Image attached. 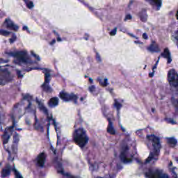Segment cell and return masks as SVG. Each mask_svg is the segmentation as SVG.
Returning <instances> with one entry per match:
<instances>
[{"mask_svg": "<svg viewBox=\"0 0 178 178\" xmlns=\"http://www.w3.org/2000/svg\"><path fill=\"white\" fill-rule=\"evenodd\" d=\"M73 139L75 143L81 147H84L88 142L87 135L86 134L85 131L81 128L75 130L73 136Z\"/></svg>", "mask_w": 178, "mask_h": 178, "instance_id": "1", "label": "cell"}, {"mask_svg": "<svg viewBox=\"0 0 178 178\" xmlns=\"http://www.w3.org/2000/svg\"><path fill=\"white\" fill-rule=\"evenodd\" d=\"M13 56H15L20 62L29 63L31 61V58H29V55L25 51H20V52H15V53H13Z\"/></svg>", "mask_w": 178, "mask_h": 178, "instance_id": "2", "label": "cell"}, {"mask_svg": "<svg viewBox=\"0 0 178 178\" xmlns=\"http://www.w3.org/2000/svg\"><path fill=\"white\" fill-rule=\"evenodd\" d=\"M168 81L173 86H178V75L175 70H170L168 75Z\"/></svg>", "mask_w": 178, "mask_h": 178, "instance_id": "3", "label": "cell"}, {"mask_svg": "<svg viewBox=\"0 0 178 178\" xmlns=\"http://www.w3.org/2000/svg\"><path fill=\"white\" fill-rule=\"evenodd\" d=\"M11 80L10 73L6 70L0 71V83H5Z\"/></svg>", "mask_w": 178, "mask_h": 178, "instance_id": "4", "label": "cell"}, {"mask_svg": "<svg viewBox=\"0 0 178 178\" xmlns=\"http://www.w3.org/2000/svg\"><path fill=\"white\" fill-rule=\"evenodd\" d=\"M59 96L62 99H63L64 101H70V100H73V101L76 102L77 99V96L75 95H69L68 93H65V92H61L59 94Z\"/></svg>", "mask_w": 178, "mask_h": 178, "instance_id": "5", "label": "cell"}, {"mask_svg": "<svg viewBox=\"0 0 178 178\" xmlns=\"http://www.w3.org/2000/svg\"><path fill=\"white\" fill-rule=\"evenodd\" d=\"M46 159V155L45 153L44 152H42L38 156L37 158V163L38 165L40 167L44 166V164H45V162Z\"/></svg>", "mask_w": 178, "mask_h": 178, "instance_id": "6", "label": "cell"}, {"mask_svg": "<svg viewBox=\"0 0 178 178\" xmlns=\"http://www.w3.org/2000/svg\"><path fill=\"white\" fill-rule=\"evenodd\" d=\"M148 139H150V140L153 143V145L155 147V149L159 151V150L160 148V143H159V141L158 138H157L155 136H150V137H148Z\"/></svg>", "mask_w": 178, "mask_h": 178, "instance_id": "7", "label": "cell"}, {"mask_svg": "<svg viewBox=\"0 0 178 178\" xmlns=\"http://www.w3.org/2000/svg\"><path fill=\"white\" fill-rule=\"evenodd\" d=\"M6 27H8V29H12V30H14V31H17V30L18 29L17 26H16V25H15L14 23L13 22H11L9 19H7L6 20Z\"/></svg>", "mask_w": 178, "mask_h": 178, "instance_id": "8", "label": "cell"}, {"mask_svg": "<svg viewBox=\"0 0 178 178\" xmlns=\"http://www.w3.org/2000/svg\"><path fill=\"white\" fill-rule=\"evenodd\" d=\"M58 99L57 97H52L49 100L48 102V104L50 107H54L58 105Z\"/></svg>", "mask_w": 178, "mask_h": 178, "instance_id": "9", "label": "cell"}, {"mask_svg": "<svg viewBox=\"0 0 178 178\" xmlns=\"http://www.w3.org/2000/svg\"><path fill=\"white\" fill-rule=\"evenodd\" d=\"M10 169L9 168V166H6V168H4L2 171V176L3 177H6L10 175Z\"/></svg>", "mask_w": 178, "mask_h": 178, "instance_id": "10", "label": "cell"}, {"mask_svg": "<svg viewBox=\"0 0 178 178\" xmlns=\"http://www.w3.org/2000/svg\"><path fill=\"white\" fill-rule=\"evenodd\" d=\"M148 50H149L150 51H151V52H158V51H159V47H158V45L157 44L153 43L148 48Z\"/></svg>", "mask_w": 178, "mask_h": 178, "instance_id": "11", "label": "cell"}, {"mask_svg": "<svg viewBox=\"0 0 178 178\" xmlns=\"http://www.w3.org/2000/svg\"><path fill=\"white\" fill-rule=\"evenodd\" d=\"M162 56H164V57H165V58H168V62H169V63L170 62V52H169V51H168V49H167V48H166V49H165V50H164V53H163V54H162Z\"/></svg>", "mask_w": 178, "mask_h": 178, "instance_id": "12", "label": "cell"}, {"mask_svg": "<svg viewBox=\"0 0 178 178\" xmlns=\"http://www.w3.org/2000/svg\"><path fill=\"white\" fill-rule=\"evenodd\" d=\"M9 137H10V134L7 132H5V133H4V135H3V137H2L3 143H4V144H6V143L8 142V139H9Z\"/></svg>", "mask_w": 178, "mask_h": 178, "instance_id": "13", "label": "cell"}, {"mask_svg": "<svg viewBox=\"0 0 178 178\" xmlns=\"http://www.w3.org/2000/svg\"><path fill=\"white\" fill-rule=\"evenodd\" d=\"M108 132L111 134H115V130H114V127L112 125V123L109 121V127H108L107 129Z\"/></svg>", "mask_w": 178, "mask_h": 178, "instance_id": "14", "label": "cell"}, {"mask_svg": "<svg viewBox=\"0 0 178 178\" xmlns=\"http://www.w3.org/2000/svg\"><path fill=\"white\" fill-rule=\"evenodd\" d=\"M149 2H151L152 4H154L158 8H159L162 5V1L161 0H148Z\"/></svg>", "mask_w": 178, "mask_h": 178, "instance_id": "15", "label": "cell"}, {"mask_svg": "<svg viewBox=\"0 0 178 178\" xmlns=\"http://www.w3.org/2000/svg\"><path fill=\"white\" fill-rule=\"evenodd\" d=\"M168 143L170 144L171 146H175L176 145L177 141L174 138H170V139H168Z\"/></svg>", "mask_w": 178, "mask_h": 178, "instance_id": "16", "label": "cell"}, {"mask_svg": "<svg viewBox=\"0 0 178 178\" xmlns=\"http://www.w3.org/2000/svg\"><path fill=\"white\" fill-rule=\"evenodd\" d=\"M0 34L6 35H6H8L10 34V32H8V31H5V30H1V31H0Z\"/></svg>", "mask_w": 178, "mask_h": 178, "instance_id": "17", "label": "cell"}, {"mask_svg": "<svg viewBox=\"0 0 178 178\" xmlns=\"http://www.w3.org/2000/svg\"><path fill=\"white\" fill-rule=\"evenodd\" d=\"M38 104H39V106H40V109H43V111L45 112L46 114H48V111H47V109H46V108L45 107V106H44L43 104H41L40 103H39V102H38Z\"/></svg>", "mask_w": 178, "mask_h": 178, "instance_id": "18", "label": "cell"}, {"mask_svg": "<svg viewBox=\"0 0 178 178\" xmlns=\"http://www.w3.org/2000/svg\"><path fill=\"white\" fill-rule=\"evenodd\" d=\"M27 6L29 8H31L33 6V3L31 2H28L27 4Z\"/></svg>", "mask_w": 178, "mask_h": 178, "instance_id": "19", "label": "cell"}, {"mask_svg": "<svg viewBox=\"0 0 178 178\" xmlns=\"http://www.w3.org/2000/svg\"><path fill=\"white\" fill-rule=\"evenodd\" d=\"M14 171H15V175H16L17 177H18V178L22 177V175H21L20 174V173H19L17 172L16 170H14Z\"/></svg>", "mask_w": 178, "mask_h": 178, "instance_id": "20", "label": "cell"}, {"mask_svg": "<svg viewBox=\"0 0 178 178\" xmlns=\"http://www.w3.org/2000/svg\"><path fill=\"white\" fill-rule=\"evenodd\" d=\"M115 105H116V108H117L118 109H119L121 107V104H120V103H118V102H116V103H115Z\"/></svg>", "mask_w": 178, "mask_h": 178, "instance_id": "21", "label": "cell"}, {"mask_svg": "<svg viewBox=\"0 0 178 178\" xmlns=\"http://www.w3.org/2000/svg\"><path fill=\"white\" fill-rule=\"evenodd\" d=\"M116 29H114L111 32H110V34H111V35H114L116 34Z\"/></svg>", "mask_w": 178, "mask_h": 178, "instance_id": "22", "label": "cell"}, {"mask_svg": "<svg viewBox=\"0 0 178 178\" xmlns=\"http://www.w3.org/2000/svg\"><path fill=\"white\" fill-rule=\"evenodd\" d=\"M15 38H16V37H15V35H13L12 38L10 39V43H12L13 41H15Z\"/></svg>", "mask_w": 178, "mask_h": 178, "instance_id": "23", "label": "cell"}, {"mask_svg": "<svg viewBox=\"0 0 178 178\" xmlns=\"http://www.w3.org/2000/svg\"><path fill=\"white\" fill-rule=\"evenodd\" d=\"M143 37L144 38H145V39H147V35H146V34H145V33H143Z\"/></svg>", "mask_w": 178, "mask_h": 178, "instance_id": "24", "label": "cell"}, {"mask_svg": "<svg viewBox=\"0 0 178 178\" xmlns=\"http://www.w3.org/2000/svg\"><path fill=\"white\" fill-rule=\"evenodd\" d=\"M127 19H131V15H127V16L126 17V20H127Z\"/></svg>", "mask_w": 178, "mask_h": 178, "instance_id": "25", "label": "cell"}, {"mask_svg": "<svg viewBox=\"0 0 178 178\" xmlns=\"http://www.w3.org/2000/svg\"><path fill=\"white\" fill-rule=\"evenodd\" d=\"M176 18L178 20V10L177 11V13H176Z\"/></svg>", "mask_w": 178, "mask_h": 178, "instance_id": "26", "label": "cell"}]
</instances>
